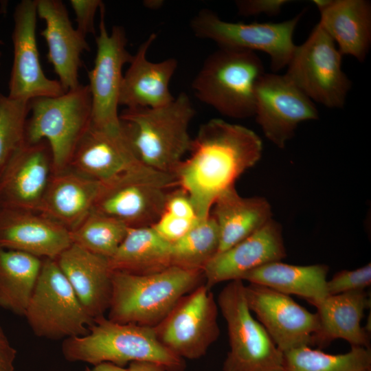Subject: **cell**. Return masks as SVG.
Masks as SVG:
<instances>
[{
  "mask_svg": "<svg viewBox=\"0 0 371 371\" xmlns=\"http://www.w3.org/2000/svg\"><path fill=\"white\" fill-rule=\"evenodd\" d=\"M156 37L152 33L139 45L124 74L119 105L126 109L157 108L175 98L170 92V82L177 69V60L168 58L152 62L147 58L148 51Z\"/></svg>",
  "mask_w": 371,
  "mask_h": 371,
  "instance_id": "cell-22",
  "label": "cell"
},
{
  "mask_svg": "<svg viewBox=\"0 0 371 371\" xmlns=\"http://www.w3.org/2000/svg\"><path fill=\"white\" fill-rule=\"evenodd\" d=\"M218 304L205 282L182 297L169 314L154 327L159 341L186 359L203 357L217 340Z\"/></svg>",
  "mask_w": 371,
  "mask_h": 371,
  "instance_id": "cell-12",
  "label": "cell"
},
{
  "mask_svg": "<svg viewBox=\"0 0 371 371\" xmlns=\"http://www.w3.org/2000/svg\"><path fill=\"white\" fill-rule=\"evenodd\" d=\"M342 56L318 23L307 39L296 45L285 75L313 102L343 108L351 81L342 69Z\"/></svg>",
  "mask_w": 371,
  "mask_h": 371,
  "instance_id": "cell-10",
  "label": "cell"
},
{
  "mask_svg": "<svg viewBox=\"0 0 371 371\" xmlns=\"http://www.w3.org/2000/svg\"><path fill=\"white\" fill-rule=\"evenodd\" d=\"M69 3L76 14V30L85 37L88 34L95 35L94 19L103 2L100 0H71Z\"/></svg>",
  "mask_w": 371,
  "mask_h": 371,
  "instance_id": "cell-37",
  "label": "cell"
},
{
  "mask_svg": "<svg viewBox=\"0 0 371 371\" xmlns=\"http://www.w3.org/2000/svg\"><path fill=\"white\" fill-rule=\"evenodd\" d=\"M30 101L14 100L0 92V172L25 143Z\"/></svg>",
  "mask_w": 371,
  "mask_h": 371,
  "instance_id": "cell-34",
  "label": "cell"
},
{
  "mask_svg": "<svg viewBox=\"0 0 371 371\" xmlns=\"http://www.w3.org/2000/svg\"><path fill=\"white\" fill-rule=\"evenodd\" d=\"M319 23L342 56L363 63L371 44V3L367 0H314Z\"/></svg>",
  "mask_w": 371,
  "mask_h": 371,
  "instance_id": "cell-26",
  "label": "cell"
},
{
  "mask_svg": "<svg viewBox=\"0 0 371 371\" xmlns=\"http://www.w3.org/2000/svg\"><path fill=\"white\" fill-rule=\"evenodd\" d=\"M43 259L27 253L0 247V308L25 314Z\"/></svg>",
  "mask_w": 371,
  "mask_h": 371,
  "instance_id": "cell-30",
  "label": "cell"
},
{
  "mask_svg": "<svg viewBox=\"0 0 371 371\" xmlns=\"http://www.w3.org/2000/svg\"><path fill=\"white\" fill-rule=\"evenodd\" d=\"M55 260L87 313L104 315L112 293L109 259L72 243Z\"/></svg>",
  "mask_w": 371,
  "mask_h": 371,
  "instance_id": "cell-23",
  "label": "cell"
},
{
  "mask_svg": "<svg viewBox=\"0 0 371 371\" xmlns=\"http://www.w3.org/2000/svg\"><path fill=\"white\" fill-rule=\"evenodd\" d=\"M52 173L47 142H25L0 172V207L38 212Z\"/></svg>",
  "mask_w": 371,
  "mask_h": 371,
  "instance_id": "cell-17",
  "label": "cell"
},
{
  "mask_svg": "<svg viewBox=\"0 0 371 371\" xmlns=\"http://www.w3.org/2000/svg\"><path fill=\"white\" fill-rule=\"evenodd\" d=\"M195 110L187 93L157 108L124 109L122 126L139 160L164 172H173L190 149L189 126Z\"/></svg>",
  "mask_w": 371,
  "mask_h": 371,
  "instance_id": "cell-2",
  "label": "cell"
},
{
  "mask_svg": "<svg viewBox=\"0 0 371 371\" xmlns=\"http://www.w3.org/2000/svg\"><path fill=\"white\" fill-rule=\"evenodd\" d=\"M17 351L0 326V371H14Z\"/></svg>",
  "mask_w": 371,
  "mask_h": 371,
  "instance_id": "cell-40",
  "label": "cell"
},
{
  "mask_svg": "<svg viewBox=\"0 0 371 371\" xmlns=\"http://www.w3.org/2000/svg\"><path fill=\"white\" fill-rule=\"evenodd\" d=\"M371 284V264L354 270H342L327 280L328 295L364 290Z\"/></svg>",
  "mask_w": 371,
  "mask_h": 371,
  "instance_id": "cell-35",
  "label": "cell"
},
{
  "mask_svg": "<svg viewBox=\"0 0 371 371\" xmlns=\"http://www.w3.org/2000/svg\"><path fill=\"white\" fill-rule=\"evenodd\" d=\"M85 371H126V368L109 362H102L95 365L93 368L87 367Z\"/></svg>",
  "mask_w": 371,
  "mask_h": 371,
  "instance_id": "cell-42",
  "label": "cell"
},
{
  "mask_svg": "<svg viewBox=\"0 0 371 371\" xmlns=\"http://www.w3.org/2000/svg\"><path fill=\"white\" fill-rule=\"evenodd\" d=\"M71 244L70 231L42 214L0 207V247L56 259Z\"/></svg>",
  "mask_w": 371,
  "mask_h": 371,
  "instance_id": "cell-19",
  "label": "cell"
},
{
  "mask_svg": "<svg viewBox=\"0 0 371 371\" xmlns=\"http://www.w3.org/2000/svg\"><path fill=\"white\" fill-rule=\"evenodd\" d=\"M254 52L219 47L204 60L192 83L196 97L223 115H254L257 83L265 74Z\"/></svg>",
  "mask_w": 371,
  "mask_h": 371,
  "instance_id": "cell-5",
  "label": "cell"
},
{
  "mask_svg": "<svg viewBox=\"0 0 371 371\" xmlns=\"http://www.w3.org/2000/svg\"><path fill=\"white\" fill-rule=\"evenodd\" d=\"M142 163L121 128L105 130L91 124L78 143L69 167L100 183Z\"/></svg>",
  "mask_w": 371,
  "mask_h": 371,
  "instance_id": "cell-21",
  "label": "cell"
},
{
  "mask_svg": "<svg viewBox=\"0 0 371 371\" xmlns=\"http://www.w3.org/2000/svg\"><path fill=\"white\" fill-rule=\"evenodd\" d=\"M218 247V229L210 214L199 218L186 234L170 243L171 266L203 271Z\"/></svg>",
  "mask_w": 371,
  "mask_h": 371,
  "instance_id": "cell-31",
  "label": "cell"
},
{
  "mask_svg": "<svg viewBox=\"0 0 371 371\" xmlns=\"http://www.w3.org/2000/svg\"><path fill=\"white\" fill-rule=\"evenodd\" d=\"M39 276L24 317L34 335L52 340L88 334L87 313L55 259L42 258Z\"/></svg>",
  "mask_w": 371,
  "mask_h": 371,
  "instance_id": "cell-9",
  "label": "cell"
},
{
  "mask_svg": "<svg viewBox=\"0 0 371 371\" xmlns=\"http://www.w3.org/2000/svg\"><path fill=\"white\" fill-rule=\"evenodd\" d=\"M210 214L216 221L219 233L218 253L246 238L271 219V207L261 196L243 197L235 186L221 193L216 199Z\"/></svg>",
  "mask_w": 371,
  "mask_h": 371,
  "instance_id": "cell-27",
  "label": "cell"
},
{
  "mask_svg": "<svg viewBox=\"0 0 371 371\" xmlns=\"http://www.w3.org/2000/svg\"><path fill=\"white\" fill-rule=\"evenodd\" d=\"M37 16L36 0H23L14 9V56L8 95L11 99L30 101L65 92L58 80L48 78L43 71L36 36Z\"/></svg>",
  "mask_w": 371,
  "mask_h": 371,
  "instance_id": "cell-15",
  "label": "cell"
},
{
  "mask_svg": "<svg viewBox=\"0 0 371 371\" xmlns=\"http://www.w3.org/2000/svg\"><path fill=\"white\" fill-rule=\"evenodd\" d=\"M304 12L279 23H232L223 21L208 9L201 10L190 21L192 33L215 42L219 47L260 51L267 54L271 68L286 67L296 47L293 34Z\"/></svg>",
  "mask_w": 371,
  "mask_h": 371,
  "instance_id": "cell-11",
  "label": "cell"
},
{
  "mask_svg": "<svg viewBox=\"0 0 371 371\" xmlns=\"http://www.w3.org/2000/svg\"><path fill=\"white\" fill-rule=\"evenodd\" d=\"M262 143L251 129L221 119L201 125L189 156L173 172L177 186L190 197L198 218L210 214L218 196L260 159Z\"/></svg>",
  "mask_w": 371,
  "mask_h": 371,
  "instance_id": "cell-1",
  "label": "cell"
},
{
  "mask_svg": "<svg viewBox=\"0 0 371 371\" xmlns=\"http://www.w3.org/2000/svg\"><path fill=\"white\" fill-rule=\"evenodd\" d=\"M128 229L118 220L91 212L70 235L72 243L109 259L123 241Z\"/></svg>",
  "mask_w": 371,
  "mask_h": 371,
  "instance_id": "cell-33",
  "label": "cell"
},
{
  "mask_svg": "<svg viewBox=\"0 0 371 371\" xmlns=\"http://www.w3.org/2000/svg\"><path fill=\"white\" fill-rule=\"evenodd\" d=\"M370 299L364 290L328 295L313 304L317 308L319 327L313 337V346L324 348L337 339L351 346L370 348V332L361 322Z\"/></svg>",
  "mask_w": 371,
  "mask_h": 371,
  "instance_id": "cell-25",
  "label": "cell"
},
{
  "mask_svg": "<svg viewBox=\"0 0 371 371\" xmlns=\"http://www.w3.org/2000/svg\"><path fill=\"white\" fill-rule=\"evenodd\" d=\"M328 266L324 264L301 266L276 261L246 273L240 280L286 295H296L313 305L328 295Z\"/></svg>",
  "mask_w": 371,
  "mask_h": 371,
  "instance_id": "cell-28",
  "label": "cell"
},
{
  "mask_svg": "<svg viewBox=\"0 0 371 371\" xmlns=\"http://www.w3.org/2000/svg\"><path fill=\"white\" fill-rule=\"evenodd\" d=\"M126 371H167L159 364L150 361H134L128 364Z\"/></svg>",
  "mask_w": 371,
  "mask_h": 371,
  "instance_id": "cell-41",
  "label": "cell"
},
{
  "mask_svg": "<svg viewBox=\"0 0 371 371\" xmlns=\"http://www.w3.org/2000/svg\"><path fill=\"white\" fill-rule=\"evenodd\" d=\"M112 271L146 274L170 266V243L150 227H128L123 241L109 258Z\"/></svg>",
  "mask_w": 371,
  "mask_h": 371,
  "instance_id": "cell-29",
  "label": "cell"
},
{
  "mask_svg": "<svg viewBox=\"0 0 371 371\" xmlns=\"http://www.w3.org/2000/svg\"><path fill=\"white\" fill-rule=\"evenodd\" d=\"M175 176L140 163L116 177L101 183L92 212L128 227L153 226L165 210Z\"/></svg>",
  "mask_w": 371,
  "mask_h": 371,
  "instance_id": "cell-7",
  "label": "cell"
},
{
  "mask_svg": "<svg viewBox=\"0 0 371 371\" xmlns=\"http://www.w3.org/2000/svg\"><path fill=\"white\" fill-rule=\"evenodd\" d=\"M203 280V271L176 266L146 274L113 271L107 318L117 323L155 327Z\"/></svg>",
  "mask_w": 371,
  "mask_h": 371,
  "instance_id": "cell-3",
  "label": "cell"
},
{
  "mask_svg": "<svg viewBox=\"0 0 371 371\" xmlns=\"http://www.w3.org/2000/svg\"><path fill=\"white\" fill-rule=\"evenodd\" d=\"M100 186L71 167L53 172L38 212L71 232L92 212Z\"/></svg>",
  "mask_w": 371,
  "mask_h": 371,
  "instance_id": "cell-24",
  "label": "cell"
},
{
  "mask_svg": "<svg viewBox=\"0 0 371 371\" xmlns=\"http://www.w3.org/2000/svg\"><path fill=\"white\" fill-rule=\"evenodd\" d=\"M164 212L183 218L198 219L190 197L180 188L170 192L166 201Z\"/></svg>",
  "mask_w": 371,
  "mask_h": 371,
  "instance_id": "cell-39",
  "label": "cell"
},
{
  "mask_svg": "<svg viewBox=\"0 0 371 371\" xmlns=\"http://www.w3.org/2000/svg\"><path fill=\"white\" fill-rule=\"evenodd\" d=\"M89 330L86 335L63 340L62 352L67 361L93 366L109 362L122 367L150 361L167 371L186 370L185 360L159 341L154 327L117 323L103 315L94 319Z\"/></svg>",
  "mask_w": 371,
  "mask_h": 371,
  "instance_id": "cell-4",
  "label": "cell"
},
{
  "mask_svg": "<svg viewBox=\"0 0 371 371\" xmlns=\"http://www.w3.org/2000/svg\"><path fill=\"white\" fill-rule=\"evenodd\" d=\"M37 14L45 22L41 32L47 47V60L65 91L80 83L81 55L89 51L86 37L72 25L65 5L60 0H36Z\"/></svg>",
  "mask_w": 371,
  "mask_h": 371,
  "instance_id": "cell-20",
  "label": "cell"
},
{
  "mask_svg": "<svg viewBox=\"0 0 371 371\" xmlns=\"http://www.w3.org/2000/svg\"><path fill=\"white\" fill-rule=\"evenodd\" d=\"M164 3V1L162 0H146L143 3L146 8L151 10H158L162 7Z\"/></svg>",
  "mask_w": 371,
  "mask_h": 371,
  "instance_id": "cell-43",
  "label": "cell"
},
{
  "mask_svg": "<svg viewBox=\"0 0 371 371\" xmlns=\"http://www.w3.org/2000/svg\"><path fill=\"white\" fill-rule=\"evenodd\" d=\"M99 10L100 20L99 34L95 37V58L93 69L88 73L92 100L91 124L100 128L116 131L121 128L118 106L124 76L122 69L126 64H130L133 55L127 49L128 39L124 27L114 25L111 32H108L104 4Z\"/></svg>",
  "mask_w": 371,
  "mask_h": 371,
  "instance_id": "cell-13",
  "label": "cell"
},
{
  "mask_svg": "<svg viewBox=\"0 0 371 371\" xmlns=\"http://www.w3.org/2000/svg\"><path fill=\"white\" fill-rule=\"evenodd\" d=\"M199 219L183 218L164 212L152 227L161 238L171 243L186 234Z\"/></svg>",
  "mask_w": 371,
  "mask_h": 371,
  "instance_id": "cell-36",
  "label": "cell"
},
{
  "mask_svg": "<svg viewBox=\"0 0 371 371\" xmlns=\"http://www.w3.org/2000/svg\"><path fill=\"white\" fill-rule=\"evenodd\" d=\"M25 141L45 140L53 157V172L69 167L80 139L92 120V100L88 85L56 97L34 98L30 101Z\"/></svg>",
  "mask_w": 371,
  "mask_h": 371,
  "instance_id": "cell-6",
  "label": "cell"
},
{
  "mask_svg": "<svg viewBox=\"0 0 371 371\" xmlns=\"http://www.w3.org/2000/svg\"><path fill=\"white\" fill-rule=\"evenodd\" d=\"M254 116L265 137L283 148L294 136L297 125L317 120L319 112L285 74L265 73L256 89Z\"/></svg>",
  "mask_w": 371,
  "mask_h": 371,
  "instance_id": "cell-14",
  "label": "cell"
},
{
  "mask_svg": "<svg viewBox=\"0 0 371 371\" xmlns=\"http://www.w3.org/2000/svg\"><path fill=\"white\" fill-rule=\"evenodd\" d=\"M291 2L287 0H238L235 2L237 12L243 16H258L261 14L274 16L282 8Z\"/></svg>",
  "mask_w": 371,
  "mask_h": 371,
  "instance_id": "cell-38",
  "label": "cell"
},
{
  "mask_svg": "<svg viewBox=\"0 0 371 371\" xmlns=\"http://www.w3.org/2000/svg\"><path fill=\"white\" fill-rule=\"evenodd\" d=\"M284 371H371L370 348L351 346L344 354H327L310 346L284 352Z\"/></svg>",
  "mask_w": 371,
  "mask_h": 371,
  "instance_id": "cell-32",
  "label": "cell"
},
{
  "mask_svg": "<svg viewBox=\"0 0 371 371\" xmlns=\"http://www.w3.org/2000/svg\"><path fill=\"white\" fill-rule=\"evenodd\" d=\"M0 43H2L1 41H0ZM1 51H0V57H1Z\"/></svg>",
  "mask_w": 371,
  "mask_h": 371,
  "instance_id": "cell-44",
  "label": "cell"
},
{
  "mask_svg": "<svg viewBox=\"0 0 371 371\" xmlns=\"http://www.w3.org/2000/svg\"><path fill=\"white\" fill-rule=\"evenodd\" d=\"M217 304L229 344L223 371H284V353L253 316L243 280L229 281L218 294Z\"/></svg>",
  "mask_w": 371,
  "mask_h": 371,
  "instance_id": "cell-8",
  "label": "cell"
},
{
  "mask_svg": "<svg viewBox=\"0 0 371 371\" xmlns=\"http://www.w3.org/2000/svg\"><path fill=\"white\" fill-rule=\"evenodd\" d=\"M286 256L282 227L272 218L229 249L217 253L203 270L205 285L240 280L246 273Z\"/></svg>",
  "mask_w": 371,
  "mask_h": 371,
  "instance_id": "cell-18",
  "label": "cell"
},
{
  "mask_svg": "<svg viewBox=\"0 0 371 371\" xmlns=\"http://www.w3.org/2000/svg\"><path fill=\"white\" fill-rule=\"evenodd\" d=\"M245 294L249 310L283 353L313 346L319 327L316 313L310 312L290 295L265 286L249 283L245 285Z\"/></svg>",
  "mask_w": 371,
  "mask_h": 371,
  "instance_id": "cell-16",
  "label": "cell"
}]
</instances>
